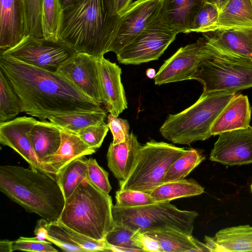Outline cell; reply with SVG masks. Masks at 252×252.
<instances>
[{
	"label": "cell",
	"instance_id": "1",
	"mask_svg": "<svg viewBox=\"0 0 252 252\" xmlns=\"http://www.w3.org/2000/svg\"><path fill=\"white\" fill-rule=\"evenodd\" d=\"M0 69L19 97L21 112L41 121L62 114L104 110L101 104L56 72L1 53Z\"/></svg>",
	"mask_w": 252,
	"mask_h": 252
},
{
	"label": "cell",
	"instance_id": "2",
	"mask_svg": "<svg viewBox=\"0 0 252 252\" xmlns=\"http://www.w3.org/2000/svg\"><path fill=\"white\" fill-rule=\"evenodd\" d=\"M120 17L114 0H76L63 10L57 40L100 58L109 52Z\"/></svg>",
	"mask_w": 252,
	"mask_h": 252
},
{
	"label": "cell",
	"instance_id": "3",
	"mask_svg": "<svg viewBox=\"0 0 252 252\" xmlns=\"http://www.w3.org/2000/svg\"><path fill=\"white\" fill-rule=\"evenodd\" d=\"M0 190L27 211L48 221L59 219L65 204L56 177L31 167L0 166Z\"/></svg>",
	"mask_w": 252,
	"mask_h": 252
},
{
	"label": "cell",
	"instance_id": "4",
	"mask_svg": "<svg viewBox=\"0 0 252 252\" xmlns=\"http://www.w3.org/2000/svg\"><path fill=\"white\" fill-rule=\"evenodd\" d=\"M113 206L111 196L86 179L65 199L58 220L85 236L103 240L114 226Z\"/></svg>",
	"mask_w": 252,
	"mask_h": 252
},
{
	"label": "cell",
	"instance_id": "5",
	"mask_svg": "<svg viewBox=\"0 0 252 252\" xmlns=\"http://www.w3.org/2000/svg\"><path fill=\"white\" fill-rule=\"evenodd\" d=\"M235 95L234 92L202 94L190 107L167 116L159 128L161 135L173 143L184 145L208 139L215 121Z\"/></svg>",
	"mask_w": 252,
	"mask_h": 252
},
{
	"label": "cell",
	"instance_id": "6",
	"mask_svg": "<svg viewBox=\"0 0 252 252\" xmlns=\"http://www.w3.org/2000/svg\"><path fill=\"white\" fill-rule=\"evenodd\" d=\"M114 223L126 225L143 233L152 230H175L192 235L198 217L194 211L182 210L169 201L134 207L113 205Z\"/></svg>",
	"mask_w": 252,
	"mask_h": 252
},
{
	"label": "cell",
	"instance_id": "7",
	"mask_svg": "<svg viewBox=\"0 0 252 252\" xmlns=\"http://www.w3.org/2000/svg\"><path fill=\"white\" fill-rule=\"evenodd\" d=\"M187 150L164 142H146L139 150L128 177L119 182V189L148 192L163 182L170 166Z\"/></svg>",
	"mask_w": 252,
	"mask_h": 252
},
{
	"label": "cell",
	"instance_id": "8",
	"mask_svg": "<svg viewBox=\"0 0 252 252\" xmlns=\"http://www.w3.org/2000/svg\"><path fill=\"white\" fill-rule=\"evenodd\" d=\"M211 50L213 54L201 62L191 78L202 84V94L236 93L252 87V60Z\"/></svg>",
	"mask_w": 252,
	"mask_h": 252
},
{
	"label": "cell",
	"instance_id": "9",
	"mask_svg": "<svg viewBox=\"0 0 252 252\" xmlns=\"http://www.w3.org/2000/svg\"><path fill=\"white\" fill-rule=\"evenodd\" d=\"M76 52L59 40L25 36L15 46L0 53L36 67L56 72Z\"/></svg>",
	"mask_w": 252,
	"mask_h": 252
},
{
	"label": "cell",
	"instance_id": "10",
	"mask_svg": "<svg viewBox=\"0 0 252 252\" xmlns=\"http://www.w3.org/2000/svg\"><path fill=\"white\" fill-rule=\"evenodd\" d=\"M178 33L159 16L131 43L116 54L125 64H139L157 60L175 39Z\"/></svg>",
	"mask_w": 252,
	"mask_h": 252
},
{
	"label": "cell",
	"instance_id": "11",
	"mask_svg": "<svg viewBox=\"0 0 252 252\" xmlns=\"http://www.w3.org/2000/svg\"><path fill=\"white\" fill-rule=\"evenodd\" d=\"M162 0H137L120 15L109 52L118 53L159 15Z\"/></svg>",
	"mask_w": 252,
	"mask_h": 252
},
{
	"label": "cell",
	"instance_id": "12",
	"mask_svg": "<svg viewBox=\"0 0 252 252\" xmlns=\"http://www.w3.org/2000/svg\"><path fill=\"white\" fill-rule=\"evenodd\" d=\"M206 42L205 37H200L179 48L159 68L154 78L155 84L190 80L201 62L213 54Z\"/></svg>",
	"mask_w": 252,
	"mask_h": 252
},
{
	"label": "cell",
	"instance_id": "13",
	"mask_svg": "<svg viewBox=\"0 0 252 252\" xmlns=\"http://www.w3.org/2000/svg\"><path fill=\"white\" fill-rule=\"evenodd\" d=\"M98 59L76 52L56 73L86 95L102 104Z\"/></svg>",
	"mask_w": 252,
	"mask_h": 252
},
{
	"label": "cell",
	"instance_id": "14",
	"mask_svg": "<svg viewBox=\"0 0 252 252\" xmlns=\"http://www.w3.org/2000/svg\"><path fill=\"white\" fill-rule=\"evenodd\" d=\"M210 159L230 166L252 163V126L219 134Z\"/></svg>",
	"mask_w": 252,
	"mask_h": 252
},
{
	"label": "cell",
	"instance_id": "15",
	"mask_svg": "<svg viewBox=\"0 0 252 252\" xmlns=\"http://www.w3.org/2000/svg\"><path fill=\"white\" fill-rule=\"evenodd\" d=\"M37 122L32 117L23 116L0 123V143L18 153L30 167L47 173L34 152L29 135Z\"/></svg>",
	"mask_w": 252,
	"mask_h": 252
},
{
	"label": "cell",
	"instance_id": "16",
	"mask_svg": "<svg viewBox=\"0 0 252 252\" xmlns=\"http://www.w3.org/2000/svg\"><path fill=\"white\" fill-rule=\"evenodd\" d=\"M98 64L102 104L107 112L118 117L127 108L121 68L104 56L98 59Z\"/></svg>",
	"mask_w": 252,
	"mask_h": 252
},
{
	"label": "cell",
	"instance_id": "17",
	"mask_svg": "<svg viewBox=\"0 0 252 252\" xmlns=\"http://www.w3.org/2000/svg\"><path fill=\"white\" fill-rule=\"evenodd\" d=\"M203 36L217 53L252 60V27L216 31Z\"/></svg>",
	"mask_w": 252,
	"mask_h": 252
},
{
	"label": "cell",
	"instance_id": "18",
	"mask_svg": "<svg viewBox=\"0 0 252 252\" xmlns=\"http://www.w3.org/2000/svg\"><path fill=\"white\" fill-rule=\"evenodd\" d=\"M26 36L23 0H0V51L15 46Z\"/></svg>",
	"mask_w": 252,
	"mask_h": 252
},
{
	"label": "cell",
	"instance_id": "19",
	"mask_svg": "<svg viewBox=\"0 0 252 252\" xmlns=\"http://www.w3.org/2000/svg\"><path fill=\"white\" fill-rule=\"evenodd\" d=\"M48 240L66 252H111L110 245L104 240H96L66 226L58 220L46 225Z\"/></svg>",
	"mask_w": 252,
	"mask_h": 252
},
{
	"label": "cell",
	"instance_id": "20",
	"mask_svg": "<svg viewBox=\"0 0 252 252\" xmlns=\"http://www.w3.org/2000/svg\"><path fill=\"white\" fill-rule=\"evenodd\" d=\"M61 133V143L59 149L42 161L46 172L55 177L71 161L96 152V149L91 148L77 134L62 128Z\"/></svg>",
	"mask_w": 252,
	"mask_h": 252
},
{
	"label": "cell",
	"instance_id": "21",
	"mask_svg": "<svg viewBox=\"0 0 252 252\" xmlns=\"http://www.w3.org/2000/svg\"><path fill=\"white\" fill-rule=\"evenodd\" d=\"M252 108L247 95H235L220 113L211 129V135L246 128L250 126Z\"/></svg>",
	"mask_w": 252,
	"mask_h": 252
},
{
	"label": "cell",
	"instance_id": "22",
	"mask_svg": "<svg viewBox=\"0 0 252 252\" xmlns=\"http://www.w3.org/2000/svg\"><path fill=\"white\" fill-rule=\"evenodd\" d=\"M205 0H162L159 16L178 33H189L194 18Z\"/></svg>",
	"mask_w": 252,
	"mask_h": 252
},
{
	"label": "cell",
	"instance_id": "23",
	"mask_svg": "<svg viewBox=\"0 0 252 252\" xmlns=\"http://www.w3.org/2000/svg\"><path fill=\"white\" fill-rule=\"evenodd\" d=\"M141 146L132 132L126 141L115 145L110 143L106 155L108 166L119 182L128 177Z\"/></svg>",
	"mask_w": 252,
	"mask_h": 252
},
{
	"label": "cell",
	"instance_id": "24",
	"mask_svg": "<svg viewBox=\"0 0 252 252\" xmlns=\"http://www.w3.org/2000/svg\"><path fill=\"white\" fill-rule=\"evenodd\" d=\"M249 27H252L251 0H225L219 8L218 20L211 32Z\"/></svg>",
	"mask_w": 252,
	"mask_h": 252
},
{
	"label": "cell",
	"instance_id": "25",
	"mask_svg": "<svg viewBox=\"0 0 252 252\" xmlns=\"http://www.w3.org/2000/svg\"><path fill=\"white\" fill-rule=\"evenodd\" d=\"M143 233L156 239L163 252H211L205 243L177 230H152Z\"/></svg>",
	"mask_w": 252,
	"mask_h": 252
},
{
	"label": "cell",
	"instance_id": "26",
	"mask_svg": "<svg viewBox=\"0 0 252 252\" xmlns=\"http://www.w3.org/2000/svg\"><path fill=\"white\" fill-rule=\"evenodd\" d=\"M35 154L42 162L59 149L61 143V128L51 122L38 121L29 132Z\"/></svg>",
	"mask_w": 252,
	"mask_h": 252
},
{
	"label": "cell",
	"instance_id": "27",
	"mask_svg": "<svg viewBox=\"0 0 252 252\" xmlns=\"http://www.w3.org/2000/svg\"><path fill=\"white\" fill-rule=\"evenodd\" d=\"M204 188L192 179L163 182L148 193L156 202L169 201L180 198L198 195Z\"/></svg>",
	"mask_w": 252,
	"mask_h": 252
},
{
	"label": "cell",
	"instance_id": "28",
	"mask_svg": "<svg viewBox=\"0 0 252 252\" xmlns=\"http://www.w3.org/2000/svg\"><path fill=\"white\" fill-rule=\"evenodd\" d=\"M213 238L222 252L252 251V226L249 225L223 228Z\"/></svg>",
	"mask_w": 252,
	"mask_h": 252
},
{
	"label": "cell",
	"instance_id": "29",
	"mask_svg": "<svg viewBox=\"0 0 252 252\" xmlns=\"http://www.w3.org/2000/svg\"><path fill=\"white\" fill-rule=\"evenodd\" d=\"M142 235L138 230L114 223L113 229L107 234L105 240L110 245L111 252H143Z\"/></svg>",
	"mask_w": 252,
	"mask_h": 252
},
{
	"label": "cell",
	"instance_id": "30",
	"mask_svg": "<svg viewBox=\"0 0 252 252\" xmlns=\"http://www.w3.org/2000/svg\"><path fill=\"white\" fill-rule=\"evenodd\" d=\"M106 112L100 111L62 114L48 120L60 128L77 134L80 130L104 121Z\"/></svg>",
	"mask_w": 252,
	"mask_h": 252
},
{
	"label": "cell",
	"instance_id": "31",
	"mask_svg": "<svg viewBox=\"0 0 252 252\" xmlns=\"http://www.w3.org/2000/svg\"><path fill=\"white\" fill-rule=\"evenodd\" d=\"M87 163L83 157L78 158L64 166L56 178L63 192L65 200L74 192L76 187L86 179Z\"/></svg>",
	"mask_w": 252,
	"mask_h": 252
},
{
	"label": "cell",
	"instance_id": "32",
	"mask_svg": "<svg viewBox=\"0 0 252 252\" xmlns=\"http://www.w3.org/2000/svg\"><path fill=\"white\" fill-rule=\"evenodd\" d=\"M21 112L19 97L3 71L0 69V123L9 121Z\"/></svg>",
	"mask_w": 252,
	"mask_h": 252
},
{
	"label": "cell",
	"instance_id": "33",
	"mask_svg": "<svg viewBox=\"0 0 252 252\" xmlns=\"http://www.w3.org/2000/svg\"><path fill=\"white\" fill-rule=\"evenodd\" d=\"M205 158V157L199 151L193 148L188 149L170 166L164 178L163 182L185 179Z\"/></svg>",
	"mask_w": 252,
	"mask_h": 252
},
{
	"label": "cell",
	"instance_id": "34",
	"mask_svg": "<svg viewBox=\"0 0 252 252\" xmlns=\"http://www.w3.org/2000/svg\"><path fill=\"white\" fill-rule=\"evenodd\" d=\"M63 10L59 0H42L41 26L44 38L58 40Z\"/></svg>",
	"mask_w": 252,
	"mask_h": 252
},
{
	"label": "cell",
	"instance_id": "35",
	"mask_svg": "<svg viewBox=\"0 0 252 252\" xmlns=\"http://www.w3.org/2000/svg\"><path fill=\"white\" fill-rule=\"evenodd\" d=\"M23 0L25 15L26 35L44 37L41 26L42 0Z\"/></svg>",
	"mask_w": 252,
	"mask_h": 252
},
{
	"label": "cell",
	"instance_id": "36",
	"mask_svg": "<svg viewBox=\"0 0 252 252\" xmlns=\"http://www.w3.org/2000/svg\"><path fill=\"white\" fill-rule=\"evenodd\" d=\"M219 8L215 4L206 2L196 13L189 32H208L216 23Z\"/></svg>",
	"mask_w": 252,
	"mask_h": 252
},
{
	"label": "cell",
	"instance_id": "37",
	"mask_svg": "<svg viewBox=\"0 0 252 252\" xmlns=\"http://www.w3.org/2000/svg\"><path fill=\"white\" fill-rule=\"evenodd\" d=\"M115 198V205L123 207H138L156 202L147 192L129 189L117 191Z\"/></svg>",
	"mask_w": 252,
	"mask_h": 252
},
{
	"label": "cell",
	"instance_id": "38",
	"mask_svg": "<svg viewBox=\"0 0 252 252\" xmlns=\"http://www.w3.org/2000/svg\"><path fill=\"white\" fill-rule=\"evenodd\" d=\"M86 179L103 192L109 194L112 188L109 181L108 173L99 165L95 159H86Z\"/></svg>",
	"mask_w": 252,
	"mask_h": 252
},
{
	"label": "cell",
	"instance_id": "39",
	"mask_svg": "<svg viewBox=\"0 0 252 252\" xmlns=\"http://www.w3.org/2000/svg\"><path fill=\"white\" fill-rule=\"evenodd\" d=\"M109 129L104 121L81 129L77 134L91 148L96 150L101 146Z\"/></svg>",
	"mask_w": 252,
	"mask_h": 252
},
{
	"label": "cell",
	"instance_id": "40",
	"mask_svg": "<svg viewBox=\"0 0 252 252\" xmlns=\"http://www.w3.org/2000/svg\"><path fill=\"white\" fill-rule=\"evenodd\" d=\"M51 242L46 240L41 241L36 237H20L13 241L12 250L24 251L34 252H56V250L52 245Z\"/></svg>",
	"mask_w": 252,
	"mask_h": 252
},
{
	"label": "cell",
	"instance_id": "41",
	"mask_svg": "<svg viewBox=\"0 0 252 252\" xmlns=\"http://www.w3.org/2000/svg\"><path fill=\"white\" fill-rule=\"evenodd\" d=\"M107 124L113 135V144H117L126 140L130 134L129 125L126 120L109 114L107 116Z\"/></svg>",
	"mask_w": 252,
	"mask_h": 252
},
{
	"label": "cell",
	"instance_id": "42",
	"mask_svg": "<svg viewBox=\"0 0 252 252\" xmlns=\"http://www.w3.org/2000/svg\"><path fill=\"white\" fill-rule=\"evenodd\" d=\"M142 242L143 252H163L159 242L150 236L143 233Z\"/></svg>",
	"mask_w": 252,
	"mask_h": 252
},
{
	"label": "cell",
	"instance_id": "43",
	"mask_svg": "<svg viewBox=\"0 0 252 252\" xmlns=\"http://www.w3.org/2000/svg\"><path fill=\"white\" fill-rule=\"evenodd\" d=\"M48 221L47 220L42 218L37 222L34 233L35 237L41 241L46 240L48 235V231L46 229V225Z\"/></svg>",
	"mask_w": 252,
	"mask_h": 252
},
{
	"label": "cell",
	"instance_id": "44",
	"mask_svg": "<svg viewBox=\"0 0 252 252\" xmlns=\"http://www.w3.org/2000/svg\"><path fill=\"white\" fill-rule=\"evenodd\" d=\"M133 0H114L117 13L121 14L132 2Z\"/></svg>",
	"mask_w": 252,
	"mask_h": 252
},
{
	"label": "cell",
	"instance_id": "45",
	"mask_svg": "<svg viewBox=\"0 0 252 252\" xmlns=\"http://www.w3.org/2000/svg\"><path fill=\"white\" fill-rule=\"evenodd\" d=\"M204 241L211 252H222L221 248L213 238L205 236Z\"/></svg>",
	"mask_w": 252,
	"mask_h": 252
},
{
	"label": "cell",
	"instance_id": "46",
	"mask_svg": "<svg viewBox=\"0 0 252 252\" xmlns=\"http://www.w3.org/2000/svg\"><path fill=\"white\" fill-rule=\"evenodd\" d=\"M13 241L8 240H3L0 241V252H11L12 250Z\"/></svg>",
	"mask_w": 252,
	"mask_h": 252
},
{
	"label": "cell",
	"instance_id": "47",
	"mask_svg": "<svg viewBox=\"0 0 252 252\" xmlns=\"http://www.w3.org/2000/svg\"><path fill=\"white\" fill-rule=\"evenodd\" d=\"M63 9L71 5L76 0H59Z\"/></svg>",
	"mask_w": 252,
	"mask_h": 252
},
{
	"label": "cell",
	"instance_id": "48",
	"mask_svg": "<svg viewBox=\"0 0 252 252\" xmlns=\"http://www.w3.org/2000/svg\"><path fill=\"white\" fill-rule=\"evenodd\" d=\"M157 73L154 68H150L147 69L146 71V76L150 78H154Z\"/></svg>",
	"mask_w": 252,
	"mask_h": 252
},
{
	"label": "cell",
	"instance_id": "49",
	"mask_svg": "<svg viewBox=\"0 0 252 252\" xmlns=\"http://www.w3.org/2000/svg\"><path fill=\"white\" fill-rule=\"evenodd\" d=\"M205 2H210L216 5L219 8H220L221 3L222 0H205Z\"/></svg>",
	"mask_w": 252,
	"mask_h": 252
},
{
	"label": "cell",
	"instance_id": "50",
	"mask_svg": "<svg viewBox=\"0 0 252 252\" xmlns=\"http://www.w3.org/2000/svg\"><path fill=\"white\" fill-rule=\"evenodd\" d=\"M251 191H252V184H251Z\"/></svg>",
	"mask_w": 252,
	"mask_h": 252
},
{
	"label": "cell",
	"instance_id": "51",
	"mask_svg": "<svg viewBox=\"0 0 252 252\" xmlns=\"http://www.w3.org/2000/svg\"><path fill=\"white\" fill-rule=\"evenodd\" d=\"M225 0H222V2H223L224 1H225Z\"/></svg>",
	"mask_w": 252,
	"mask_h": 252
},
{
	"label": "cell",
	"instance_id": "52",
	"mask_svg": "<svg viewBox=\"0 0 252 252\" xmlns=\"http://www.w3.org/2000/svg\"><path fill=\"white\" fill-rule=\"evenodd\" d=\"M252 2V0H251Z\"/></svg>",
	"mask_w": 252,
	"mask_h": 252
}]
</instances>
